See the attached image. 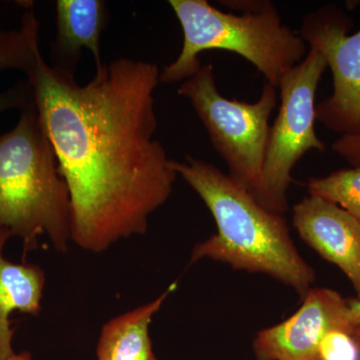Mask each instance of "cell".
I'll list each match as a JSON object with an SVG mask.
<instances>
[{
    "mask_svg": "<svg viewBox=\"0 0 360 360\" xmlns=\"http://www.w3.org/2000/svg\"><path fill=\"white\" fill-rule=\"evenodd\" d=\"M26 77L70 191L71 243L101 253L146 233L179 176L155 139L158 66L120 58L78 84L40 56Z\"/></svg>",
    "mask_w": 360,
    "mask_h": 360,
    "instance_id": "cell-1",
    "label": "cell"
},
{
    "mask_svg": "<svg viewBox=\"0 0 360 360\" xmlns=\"http://www.w3.org/2000/svg\"><path fill=\"white\" fill-rule=\"evenodd\" d=\"M172 163L217 224V233L194 246L191 264L208 258L236 270L266 274L302 297L307 295L316 274L296 248L283 214L259 205L212 163L191 155Z\"/></svg>",
    "mask_w": 360,
    "mask_h": 360,
    "instance_id": "cell-2",
    "label": "cell"
},
{
    "mask_svg": "<svg viewBox=\"0 0 360 360\" xmlns=\"http://www.w3.org/2000/svg\"><path fill=\"white\" fill-rule=\"evenodd\" d=\"M0 229L22 240L25 255L44 236L63 252L71 243L70 191L34 101L0 134Z\"/></svg>",
    "mask_w": 360,
    "mask_h": 360,
    "instance_id": "cell-3",
    "label": "cell"
},
{
    "mask_svg": "<svg viewBox=\"0 0 360 360\" xmlns=\"http://www.w3.org/2000/svg\"><path fill=\"white\" fill-rule=\"evenodd\" d=\"M181 25L184 44L176 58L160 71V84L184 82L200 68L203 52L221 49L250 61L277 89L281 78L302 63L307 45L284 25L276 6L266 0L255 13H224L205 0H169Z\"/></svg>",
    "mask_w": 360,
    "mask_h": 360,
    "instance_id": "cell-4",
    "label": "cell"
},
{
    "mask_svg": "<svg viewBox=\"0 0 360 360\" xmlns=\"http://www.w3.org/2000/svg\"><path fill=\"white\" fill-rule=\"evenodd\" d=\"M177 92L193 105L213 148L226 163L229 176L255 196L269 142L270 116L276 108V87L265 82L257 103L226 98L217 89L214 70L208 63L181 82Z\"/></svg>",
    "mask_w": 360,
    "mask_h": 360,
    "instance_id": "cell-5",
    "label": "cell"
},
{
    "mask_svg": "<svg viewBox=\"0 0 360 360\" xmlns=\"http://www.w3.org/2000/svg\"><path fill=\"white\" fill-rule=\"evenodd\" d=\"M326 59L315 49L285 73L279 82L281 108L270 125L262 177L255 198L270 212L283 214L288 210V193L293 167L309 151L326 150L315 131V96Z\"/></svg>",
    "mask_w": 360,
    "mask_h": 360,
    "instance_id": "cell-6",
    "label": "cell"
},
{
    "mask_svg": "<svg viewBox=\"0 0 360 360\" xmlns=\"http://www.w3.org/2000/svg\"><path fill=\"white\" fill-rule=\"evenodd\" d=\"M354 20L335 4L303 18L300 35L326 59L333 94L316 104V120L341 136L360 135V30L349 35Z\"/></svg>",
    "mask_w": 360,
    "mask_h": 360,
    "instance_id": "cell-7",
    "label": "cell"
},
{
    "mask_svg": "<svg viewBox=\"0 0 360 360\" xmlns=\"http://www.w3.org/2000/svg\"><path fill=\"white\" fill-rule=\"evenodd\" d=\"M333 330H354L348 298L330 288H311L295 314L257 333L253 354L257 360H321L322 340Z\"/></svg>",
    "mask_w": 360,
    "mask_h": 360,
    "instance_id": "cell-8",
    "label": "cell"
},
{
    "mask_svg": "<svg viewBox=\"0 0 360 360\" xmlns=\"http://www.w3.org/2000/svg\"><path fill=\"white\" fill-rule=\"evenodd\" d=\"M300 238L349 279L360 300V222L333 201L309 195L292 208Z\"/></svg>",
    "mask_w": 360,
    "mask_h": 360,
    "instance_id": "cell-9",
    "label": "cell"
},
{
    "mask_svg": "<svg viewBox=\"0 0 360 360\" xmlns=\"http://www.w3.org/2000/svg\"><path fill=\"white\" fill-rule=\"evenodd\" d=\"M56 34L51 44L52 68L75 75L82 51L89 49L96 68L103 65L101 37L108 21L103 0H58Z\"/></svg>",
    "mask_w": 360,
    "mask_h": 360,
    "instance_id": "cell-10",
    "label": "cell"
},
{
    "mask_svg": "<svg viewBox=\"0 0 360 360\" xmlns=\"http://www.w3.org/2000/svg\"><path fill=\"white\" fill-rule=\"evenodd\" d=\"M11 238L8 231L0 229V360L14 354L9 317L15 311L39 315L45 284L44 271L39 265L14 264L4 257V250Z\"/></svg>",
    "mask_w": 360,
    "mask_h": 360,
    "instance_id": "cell-11",
    "label": "cell"
},
{
    "mask_svg": "<svg viewBox=\"0 0 360 360\" xmlns=\"http://www.w3.org/2000/svg\"><path fill=\"white\" fill-rule=\"evenodd\" d=\"M176 288L177 281H174L153 302L106 322L97 343V359L158 360L153 352L149 326L153 316Z\"/></svg>",
    "mask_w": 360,
    "mask_h": 360,
    "instance_id": "cell-12",
    "label": "cell"
},
{
    "mask_svg": "<svg viewBox=\"0 0 360 360\" xmlns=\"http://www.w3.org/2000/svg\"><path fill=\"white\" fill-rule=\"evenodd\" d=\"M39 21L32 11L23 14L18 30L0 32V72L16 70L32 72L39 56ZM34 101L28 80L0 92V113L6 110H25Z\"/></svg>",
    "mask_w": 360,
    "mask_h": 360,
    "instance_id": "cell-13",
    "label": "cell"
},
{
    "mask_svg": "<svg viewBox=\"0 0 360 360\" xmlns=\"http://www.w3.org/2000/svg\"><path fill=\"white\" fill-rule=\"evenodd\" d=\"M309 195L333 201L360 222V168H343L307 184Z\"/></svg>",
    "mask_w": 360,
    "mask_h": 360,
    "instance_id": "cell-14",
    "label": "cell"
},
{
    "mask_svg": "<svg viewBox=\"0 0 360 360\" xmlns=\"http://www.w3.org/2000/svg\"><path fill=\"white\" fill-rule=\"evenodd\" d=\"M345 330H333L322 340L321 360H360L359 349L352 335Z\"/></svg>",
    "mask_w": 360,
    "mask_h": 360,
    "instance_id": "cell-15",
    "label": "cell"
},
{
    "mask_svg": "<svg viewBox=\"0 0 360 360\" xmlns=\"http://www.w3.org/2000/svg\"><path fill=\"white\" fill-rule=\"evenodd\" d=\"M331 148L352 167L360 168V135L340 136L333 142Z\"/></svg>",
    "mask_w": 360,
    "mask_h": 360,
    "instance_id": "cell-16",
    "label": "cell"
},
{
    "mask_svg": "<svg viewBox=\"0 0 360 360\" xmlns=\"http://www.w3.org/2000/svg\"><path fill=\"white\" fill-rule=\"evenodd\" d=\"M348 321L352 328L360 326V300L348 298Z\"/></svg>",
    "mask_w": 360,
    "mask_h": 360,
    "instance_id": "cell-17",
    "label": "cell"
},
{
    "mask_svg": "<svg viewBox=\"0 0 360 360\" xmlns=\"http://www.w3.org/2000/svg\"><path fill=\"white\" fill-rule=\"evenodd\" d=\"M7 360H32V355L28 352H20V354H14Z\"/></svg>",
    "mask_w": 360,
    "mask_h": 360,
    "instance_id": "cell-18",
    "label": "cell"
},
{
    "mask_svg": "<svg viewBox=\"0 0 360 360\" xmlns=\"http://www.w3.org/2000/svg\"><path fill=\"white\" fill-rule=\"evenodd\" d=\"M352 338H354L355 345H356L357 349H359L360 355V326H357V328H354V330H352Z\"/></svg>",
    "mask_w": 360,
    "mask_h": 360,
    "instance_id": "cell-19",
    "label": "cell"
}]
</instances>
